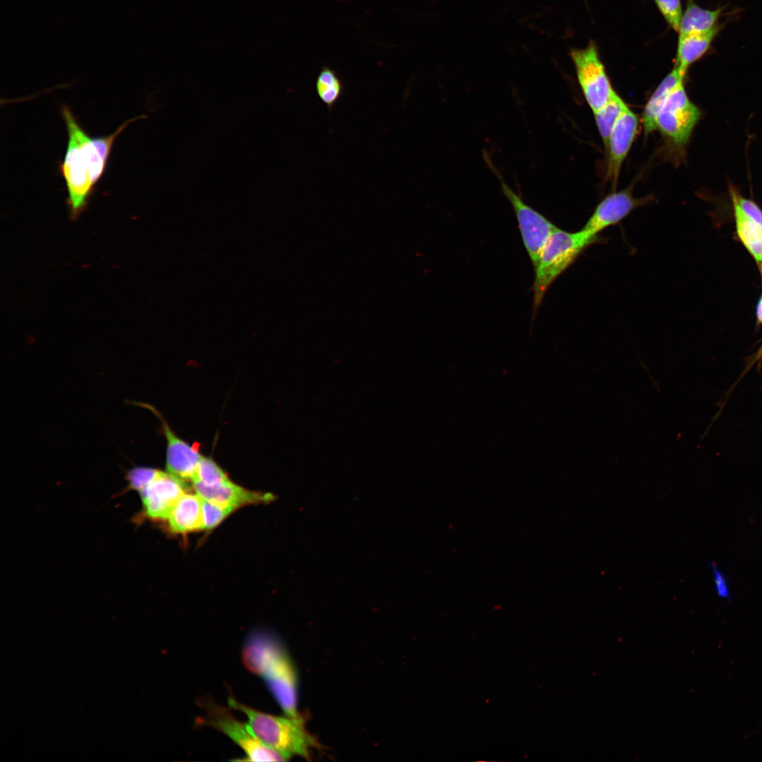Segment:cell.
<instances>
[{
  "instance_id": "cell-4",
  "label": "cell",
  "mask_w": 762,
  "mask_h": 762,
  "mask_svg": "<svg viewBox=\"0 0 762 762\" xmlns=\"http://www.w3.org/2000/svg\"><path fill=\"white\" fill-rule=\"evenodd\" d=\"M598 241V236L581 229L569 232L557 228L546 242L537 266L533 286V312L535 315L546 291L589 246Z\"/></svg>"
},
{
  "instance_id": "cell-2",
  "label": "cell",
  "mask_w": 762,
  "mask_h": 762,
  "mask_svg": "<svg viewBox=\"0 0 762 762\" xmlns=\"http://www.w3.org/2000/svg\"><path fill=\"white\" fill-rule=\"evenodd\" d=\"M242 656L245 667L265 679L286 715L299 717L296 672L277 640L265 632L253 633L244 644Z\"/></svg>"
},
{
  "instance_id": "cell-23",
  "label": "cell",
  "mask_w": 762,
  "mask_h": 762,
  "mask_svg": "<svg viewBox=\"0 0 762 762\" xmlns=\"http://www.w3.org/2000/svg\"><path fill=\"white\" fill-rule=\"evenodd\" d=\"M654 1L665 21L678 32L683 15L680 0H654Z\"/></svg>"
},
{
  "instance_id": "cell-18",
  "label": "cell",
  "mask_w": 762,
  "mask_h": 762,
  "mask_svg": "<svg viewBox=\"0 0 762 762\" xmlns=\"http://www.w3.org/2000/svg\"><path fill=\"white\" fill-rule=\"evenodd\" d=\"M738 234L755 259L762 262V231L733 202Z\"/></svg>"
},
{
  "instance_id": "cell-20",
  "label": "cell",
  "mask_w": 762,
  "mask_h": 762,
  "mask_svg": "<svg viewBox=\"0 0 762 762\" xmlns=\"http://www.w3.org/2000/svg\"><path fill=\"white\" fill-rule=\"evenodd\" d=\"M315 89L318 96L329 109L336 105L344 92L342 82L337 73L327 66H323L319 73Z\"/></svg>"
},
{
  "instance_id": "cell-3",
  "label": "cell",
  "mask_w": 762,
  "mask_h": 762,
  "mask_svg": "<svg viewBox=\"0 0 762 762\" xmlns=\"http://www.w3.org/2000/svg\"><path fill=\"white\" fill-rule=\"evenodd\" d=\"M229 706L243 713L255 737L286 761L294 756H309L313 739L306 731L302 718L279 717L262 713L230 697Z\"/></svg>"
},
{
  "instance_id": "cell-16",
  "label": "cell",
  "mask_w": 762,
  "mask_h": 762,
  "mask_svg": "<svg viewBox=\"0 0 762 762\" xmlns=\"http://www.w3.org/2000/svg\"><path fill=\"white\" fill-rule=\"evenodd\" d=\"M685 75L674 66L651 95L644 107L641 119L646 136L655 131V119L658 113L672 90L684 82Z\"/></svg>"
},
{
  "instance_id": "cell-21",
  "label": "cell",
  "mask_w": 762,
  "mask_h": 762,
  "mask_svg": "<svg viewBox=\"0 0 762 762\" xmlns=\"http://www.w3.org/2000/svg\"><path fill=\"white\" fill-rule=\"evenodd\" d=\"M228 480L229 479L226 473L213 460L205 456L201 457L197 476L193 481L212 485Z\"/></svg>"
},
{
  "instance_id": "cell-7",
  "label": "cell",
  "mask_w": 762,
  "mask_h": 762,
  "mask_svg": "<svg viewBox=\"0 0 762 762\" xmlns=\"http://www.w3.org/2000/svg\"><path fill=\"white\" fill-rule=\"evenodd\" d=\"M483 158L500 180L502 192L514 210L524 245L535 269L546 242L557 227L542 214L526 204L521 197L506 183L501 172L494 165L487 152H483Z\"/></svg>"
},
{
  "instance_id": "cell-15",
  "label": "cell",
  "mask_w": 762,
  "mask_h": 762,
  "mask_svg": "<svg viewBox=\"0 0 762 762\" xmlns=\"http://www.w3.org/2000/svg\"><path fill=\"white\" fill-rule=\"evenodd\" d=\"M721 28L717 25L706 33L679 36L675 67L686 75L689 67L710 49Z\"/></svg>"
},
{
  "instance_id": "cell-26",
  "label": "cell",
  "mask_w": 762,
  "mask_h": 762,
  "mask_svg": "<svg viewBox=\"0 0 762 762\" xmlns=\"http://www.w3.org/2000/svg\"><path fill=\"white\" fill-rule=\"evenodd\" d=\"M711 567L713 570L714 582L718 595L722 598H730V593L724 575L715 564L711 563Z\"/></svg>"
},
{
  "instance_id": "cell-5",
  "label": "cell",
  "mask_w": 762,
  "mask_h": 762,
  "mask_svg": "<svg viewBox=\"0 0 762 762\" xmlns=\"http://www.w3.org/2000/svg\"><path fill=\"white\" fill-rule=\"evenodd\" d=\"M204 711L198 720L199 724L213 727L226 735L239 746L250 761H286L279 753L265 746L253 734L248 723L236 719L231 713L208 696L198 700Z\"/></svg>"
},
{
  "instance_id": "cell-13",
  "label": "cell",
  "mask_w": 762,
  "mask_h": 762,
  "mask_svg": "<svg viewBox=\"0 0 762 762\" xmlns=\"http://www.w3.org/2000/svg\"><path fill=\"white\" fill-rule=\"evenodd\" d=\"M193 484L196 493L201 498L234 509L245 504L270 502L274 498L270 493L247 490L230 480L212 485L199 481H193Z\"/></svg>"
},
{
  "instance_id": "cell-25",
  "label": "cell",
  "mask_w": 762,
  "mask_h": 762,
  "mask_svg": "<svg viewBox=\"0 0 762 762\" xmlns=\"http://www.w3.org/2000/svg\"><path fill=\"white\" fill-rule=\"evenodd\" d=\"M733 202H736L743 212L748 216L762 231V211L752 201L743 198L734 188L731 190Z\"/></svg>"
},
{
  "instance_id": "cell-14",
  "label": "cell",
  "mask_w": 762,
  "mask_h": 762,
  "mask_svg": "<svg viewBox=\"0 0 762 762\" xmlns=\"http://www.w3.org/2000/svg\"><path fill=\"white\" fill-rule=\"evenodd\" d=\"M169 527L176 533L203 529L202 498L186 492L176 503L168 517Z\"/></svg>"
},
{
  "instance_id": "cell-29",
  "label": "cell",
  "mask_w": 762,
  "mask_h": 762,
  "mask_svg": "<svg viewBox=\"0 0 762 762\" xmlns=\"http://www.w3.org/2000/svg\"><path fill=\"white\" fill-rule=\"evenodd\" d=\"M761 270H762V267H761Z\"/></svg>"
},
{
  "instance_id": "cell-10",
  "label": "cell",
  "mask_w": 762,
  "mask_h": 762,
  "mask_svg": "<svg viewBox=\"0 0 762 762\" xmlns=\"http://www.w3.org/2000/svg\"><path fill=\"white\" fill-rule=\"evenodd\" d=\"M639 123L638 116L627 107L611 131L605 148L607 155L605 176L614 190L617 185L623 162L636 136Z\"/></svg>"
},
{
  "instance_id": "cell-24",
  "label": "cell",
  "mask_w": 762,
  "mask_h": 762,
  "mask_svg": "<svg viewBox=\"0 0 762 762\" xmlns=\"http://www.w3.org/2000/svg\"><path fill=\"white\" fill-rule=\"evenodd\" d=\"M159 471L158 469L143 466L128 470L126 479L130 488L140 491L156 478Z\"/></svg>"
},
{
  "instance_id": "cell-27",
  "label": "cell",
  "mask_w": 762,
  "mask_h": 762,
  "mask_svg": "<svg viewBox=\"0 0 762 762\" xmlns=\"http://www.w3.org/2000/svg\"><path fill=\"white\" fill-rule=\"evenodd\" d=\"M761 358H762V346L758 349V351L756 352V353L753 356V359L750 361V365L754 364L755 362L758 361V360H760Z\"/></svg>"
},
{
  "instance_id": "cell-19",
  "label": "cell",
  "mask_w": 762,
  "mask_h": 762,
  "mask_svg": "<svg viewBox=\"0 0 762 762\" xmlns=\"http://www.w3.org/2000/svg\"><path fill=\"white\" fill-rule=\"evenodd\" d=\"M627 107L625 102L615 92L605 105L593 112L595 124L605 149L616 121Z\"/></svg>"
},
{
  "instance_id": "cell-1",
  "label": "cell",
  "mask_w": 762,
  "mask_h": 762,
  "mask_svg": "<svg viewBox=\"0 0 762 762\" xmlns=\"http://www.w3.org/2000/svg\"><path fill=\"white\" fill-rule=\"evenodd\" d=\"M61 114L66 126L68 142L60 171L67 189L70 215L74 219L86 208L96 184L106 169L116 138L131 123L145 116L126 121L108 135L92 137L82 128L68 106H62Z\"/></svg>"
},
{
  "instance_id": "cell-9",
  "label": "cell",
  "mask_w": 762,
  "mask_h": 762,
  "mask_svg": "<svg viewBox=\"0 0 762 762\" xmlns=\"http://www.w3.org/2000/svg\"><path fill=\"white\" fill-rule=\"evenodd\" d=\"M632 186L606 195L596 206L583 230L598 236V234L610 226L620 222L634 210L648 204L652 200L650 196L636 198L633 195Z\"/></svg>"
},
{
  "instance_id": "cell-11",
  "label": "cell",
  "mask_w": 762,
  "mask_h": 762,
  "mask_svg": "<svg viewBox=\"0 0 762 762\" xmlns=\"http://www.w3.org/2000/svg\"><path fill=\"white\" fill-rule=\"evenodd\" d=\"M186 488L185 481L160 471L147 487L139 491L146 514L154 519H167L176 503L186 493Z\"/></svg>"
},
{
  "instance_id": "cell-8",
  "label": "cell",
  "mask_w": 762,
  "mask_h": 762,
  "mask_svg": "<svg viewBox=\"0 0 762 762\" xmlns=\"http://www.w3.org/2000/svg\"><path fill=\"white\" fill-rule=\"evenodd\" d=\"M570 56L577 80L586 102L593 112L602 108L616 92L600 60L593 41L582 49H572Z\"/></svg>"
},
{
  "instance_id": "cell-17",
  "label": "cell",
  "mask_w": 762,
  "mask_h": 762,
  "mask_svg": "<svg viewBox=\"0 0 762 762\" xmlns=\"http://www.w3.org/2000/svg\"><path fill=\"white\" fill-rule=\"evenodd\" d=\"M722 8L715 10L704 9L698 6L692 0H688L683 13L679 36L706 33L718 25Z\"/></svg>"
},
{
  "instance_id": "cell-6",
  "label": "cell",
  "mask_w": 762,
  "mask_h": 762,
  "mask_svg": "<svg viewBox=\"0 0 762 762\" xmlns=\"http://www.w3.org/2000/svg\"><path fill=\"white\" fill-rule=\"evenodd\" d=\"M699 109L689 99L684 85L670 93L655 119L658 130L670 151L681 153L700 119Z\"/></svg>"
},
{
  "instance_id": "cell-12",
  "label": "cell",
  "mask_w": 762,
  "mask_h": 762,
  "mask_svg": "<svg viewBox=\"0 0 762 762\" xmlns=\"http://www.w3.org/2000/svg\"><path fill=\"white\" fill-rule=\"evenodd\" d=\"M133 404L149 409L160 420L167 441L166 463L167 471L183 481L193 482L196 478L202 457L198 450L176 436L160 413L152 406L137 401Z\"/></svg>"
},
{
  "instance_id": "cell-22",
  "label": "cell",
  "mask_w": 762,
  "mask_h": 762,
  "mask_svg": "<svg viewBox=\"0 0 762 762\" xmlns=\"http://www.w3.org/2000/svg\"><path fill=\"white\" fill-rule=\"evenodd\" d=\"M234 509L202 498L203 529L215 527Z\"/></svg>"
},
{
  "instance_id": "cell-28",
  "label": "cell",
  "mask_w": 762,
  "mask_h": 762,
  "mask_svg": "<svg viewBox=\"0 0 762 762\" xmlns=\"http://www.w3.org/2000/svg\"><path fill=\"white\" fill-rule=\"evenodd\" d=\"M757 315H758V320L762 323V298H761V300H760V301L758 302V304Z\"/></svg>"
}]
</instances>
